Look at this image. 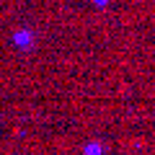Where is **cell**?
Masks as SVG:
<instances>
[{"label":"cell","mask_w":155,"mask_h":155,"mask_svg":"<svg viewBox=\"0 0 155 155\" xmlns=\"http://www.w3.org/2000/svg\"><path fill=\"white\" fill-rule=\"evenodd\" d=\"M13 44L21 47V49H31V47H34V34L26 31V28H21V31L13 34Z\"/></svg>","instance_id":"6da1fadb"},{"label":"cell","mask_w":155,"mask_h":155,"mask_svg":"<svg viewBox=\"0 0 155 155\" xmlns=\"http://www.w3.org/2000/svg\"><path fill=\"white\" fill-rule=\"evenodd\" d=\"M83 155H106V145L98 142V140H93V142L83 145Z\"/></svg>","instance_id":"7a4b0ae2"},{"label":"cell","mask_w":155,"mask_h":155,"mask_svg":"<svg viewBox=\"0 0 155 155\" xmlns=\"http://www.w3.org/2000/svg\"><path fill=\"white\" fill-rule=\"evenodd\" d=\"M96 3H98V5H106V3H109V0H96Z\"/></svg>","instance_id":"3957f363"}]
</instances>
